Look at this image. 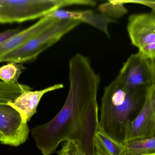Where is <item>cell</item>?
<instances>
[{
  "label": "cell",
  "instance_id": "cell-22",
  "mask_svg": "<svg viewBox=\"0 0 155 155\" xmlns=\"http://www.w3.org/2000/svg\"><path fill=\"white\" fill-rule=\"evenodd\" d=\"M3 136L2 135V134L1 133V132H0V143L2 144L3 142Z\"/></svg>",
  "mask_w": 155,
  "mask_h": 155
},
{
  "label": "cell",
  "instance_id": "cell-19",
  "mask_svg": "<svg viewBox=\"0 0 155 155\" xmlns=\"http://www.w3.org/2000/svg\"><path fill=\"white\" fill-rule=\"evenodd\" d=\"M127 3L138 4L150 7L152 10V13L155 15V1L149 0H137V1H124Z\"/></svg>",
  "mask_w": 155,
  "mask_h": 155
},
{
  "label": "cell",
  "instance_id": "cell-11",
  "mask_svg": "<svg viewBox=\"0 0 155 155\" xmlns=\"http://www.w3.org/2000/svg\"><path fill=\"white\" fill-rule=\"evenodd\" d=\"M63 87L62 84H56L39 91H25L14 101L9 102L8 104L18 111L24 120L27 122L37 112V106L44 95Z\"/></svg>",
  "mask_w": 155,
  "mask_h": 155
},
{
  "label": "cell",
  "instance_id": "cell-2",
  "mask_svg": "<svg viewBox=\"0 0 155 155\" xmlns=\"http://www.w3.org/2000/svg\"><path fill=\"white\" fill-rule=\"evenodd\" d=\"M142 93L126 89L118 75L104 89L99 127L118 143H125L130 124L142 106Z\"/></svg>",
  "mask_w": 155,
  "mask_h": 155
},
{
  "label": "cell",
  "instance_id": "cell-3",
  "mask_svg": "<svg viewBox=\"0 0 155 155\" xmlns=\"http://www.w3.org/2000/svg\"><path fill=\"white\" fill-rule=\"evenodd\" d=\"M95 6L91 0H0V24L22 23L42 18L65 6Z\"/></svg>",
  "mask_w": 155,
  "mask_h": 155
},
{
  "label": "cell",
  "instance_id": "cell-20",
  "mask_svg": "<svg viewBox=\"0 0 155 155\" xmlns=\"http://www.w3.org/2000/svg\"><path fill=\"white\" fill-rule=\"evenodd\" d=\"M150 65L152 73L153 86H155V58L150 60Z\"/></svg>",
  "mask_w": 155,
  "mask_h": 155
},
{
  "label": "cell",
  "instance_id": "cell-10",
  "mask_svg": "<svg viewBox=\"0 0 155 155\" xmlns=\"http://www.w3.org/2000/svg\"><path fill=\"white\" fill-rule=\"evenodd\" d=\"M48 15L59 20H71L87 24L101 31L107 36L110 37L108 25L115 22V20L107 17L101 12L91 10L69 11L59 9Z\"/></svg>",
  "mask_w": 155,
  "mask_h": 155
},
{
  "label": "cell",
  "instance_id": "cell-23",
  "mask_svg": "<svg viewBox=\"0 0 155 155\" xmlns=\"http://www.w3.org/2000/svg\"><path fill=\"white\" fill-rule=\"evenodd\" d=\"M144 155H155V153H153L150 154Z\"/></svg>",
  "mask_w": 155,
  "mask_h": 155
},
{
  "label": "cell",
  "instance_id": "cell-14",
  "mask_svg": "<svg viewBox=\"0 0 155 155\" xmlns=\"http://www.w3.org/2000/svg\"><path fill=\"white\" fill-rule=\"evenodd\" d=\"M31 90L29 86L18 83H5L0 81V103H8L12 102L25 91Z\"/></svg>",
  "mask_w": 155,
  "mask_h": 155
},
{
  "label": "cell",
  "instance_id": "cell-7",
  "mask_svg": "<svg viewBox=\"0 0 155 155\" xmlns=\"http://www.w3.org/2000/svg\"><path fill=\"white\" fill-rule=\"evenodd\" d=\"M0 132L3 144L18 147L26 142L30 130L18 111L8 103H0Z\"/></svg>",
  "mask_w": 155,
  "mask_h": 155
},
{
  "label": "cell",
  "instance_id": "cell-4",
  "mask_svg": "<svg viewBox=\"0 0 155 155\" xmlns=\"http://www.w3.org/2000/svg\"><path fill=\"white\" fill-rule=\"evenodd\" d=\"M80 23L74 20H59L49 29L1 57L0 62L23 64L32 62Z\"/></svg>",
  "mask_w": 155,
  "mask_h": 155
},
{
  "label": "cell",
  "instance_id": "cell-6",
  "mask_svg": "<svg viewBox=\"0 0 155 155\" xmlns=\"http://www.w3.org/2000/svg\"><path fill=\"white\" fill-rule=\"evenodd\" d=\"M118 75L123 86L129 91L143 92L153 86L150 60L139 53L128 57Z\"/></svg>",
  "mask_w": 155,
  "mask_h": 155
},
{
  "label": "cell",
  "instance_id": "cell-5",
  "mask_svg": "<svg viewBox=\"0 0 155 155\" xmlns=\"http://www.w3.org/2000/svg\"><path fill=\"white\" fill-rule=\"evenodd\" d=\"M127 31L133 45L145 58H155V15L153 13L133 14L128 18Z\"/></svg>",
  "mask_w": 155,
  "mask_h": 155
},
{
  "label": "cell",
  "instance_id": "cell-18",
  "mask_svg": "<svg viewBox=\"0 0 155 155\" xmlns=\"http://www.w3.org/2000/svg\"><path fill=\"white\" fill-rule=\"evenodd\" d=\"M22 29L20 28L10 29L0 33V44L5 40L21 32Z\"/></svg>",
  "mask_w": 155,
  "mask_h": 155
},
{
  "label": "cell",
  "instance_id": "cell-9",
  "mask_svg": "<svg viewBox=\"0 0 155 155\" xmlns=\"http://www.w3.org/2000/svg\"><path fill=\"white\" fill-rule=\"evenodd\" d=\"M59 19L46 15L35 23L22 29L0 44V58L21 46L33 37L44 32L56 23Z\"/></svg>",
  "mask_w": 155,
  "mask_h": 155
},
{
  "label": "cell",
  "instance_id": "cell-21",
  "mask_svg": "<svg viewBox=\"0 0 155 155\" xmlns=\"http://www.w3.org/2000/svg\"><path fill=\"white\" fill-rule=\"evenodd\" d=\"M58 155H68L67 153L62 148L58 152Z\"/></svg>",
  "mask_w": 155,
  "mask_h": 155
},
{
  "label": "cell",
  "instance_id": "cell-8",
  "mask_svg": "<svg viewBox=\"0 0 155 155\" xmlns=\"http://www.w3.org/2000/svg\"><path fill=\"white\" fill-rule=\"evenodd\" d=\"M155 136V86H152L147 90L143 103L130 124L125 143Z\"/></svg>",
  "mask_w": 155,
  "mask_h": 155
},
{
  "label": "cell",
  "instance_id": "cell-15",
  "mask_svg": "<svg viewBox=\"0 0 155 155\" xmlns=\"http://www.w3.org/2000/svg\"><path fill=\"white\" fill-rule=\"evenodd\" d=\"M25 69L23 64L13 62L0 66V81L12 84L18 83V79Z\"/></svg>",
  "mask_w": 155,
  "mask_h": 155
},
{
  "label": "cell",
  "instance_id": "cell-1",
  "mask_svg": "<svg viewBox=\"0 0 155 155\" xmlns=\"http://www.w3.org/2000/svg\"><path fill=\"white\" fill-rule=\"evenodd\" d=\"M69 92L62 108L50 122L33 128L32 136L43 155L52 154L61 143L68 140L75 142L86 155H95L100 76L87 57L77 53L69 61Z\"/></svg>",
  "mask_w": 155,
  "mask_h": 155
},
{
  "label": "cell",
  "instance_id": "cell-12",
  "mask_svg": "<svg viewBox=\"0 0 155 155\" xmlns=\"http://www.w3.org/2000/svg\"><path fill=\"white\" fill-rule=\"evenodd\" d=\"M95 155H123L124 144L109 137L98 127L94 139Z\"/></svg>",
  "mask_w": 155,
  "mask_h": 155
},
{
  "label": "cell",
  "instance_id": "cell-17",
  "mask_svg": "<svg viewBox=\"0 0 155 155\" xmlns=\"http://www.w3.org/2000/svg\"><path fill=\"white\" fill-rule=\"evenodd\" d=\"M67 153L68 155H86L82 149L72 141H65L62 145V148Z\"/></svg>",
  "mask_w": 155,
  "mask_h": 155
},
{
  "label": "cell",
  "instance_id": "cell-16",
  "mask_svg": "<svg viewBox=\"0 0 155 155\" xmlns=\"http://www.w3.org/2000/svg\"><path fill=\"white\" fill-rule=\"evenodd\" d=\"M125 4L124 1H109L100 5L98 9L101 13L115 20L127 13L128 10L125 6Z\"/></svg>",
  "mask_w": 155,
  "mask_h": 155
},
{
  "label": "cell",
  "instance_id": "cell-13",
  "mask_svg": "<svg viewBox=\"0 0 155 155\" xmlns=\"http://www.w3.org/2000/svg\"><path fill=\"white\" fill-rule=\"evenodd\" d=\"M123 155H144L155 153V136L130 140L124 144Z\"/></svg>",
  "mask_w": 155,
  "mask_h": 155
}]
</instances>
